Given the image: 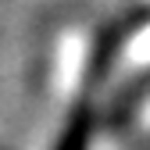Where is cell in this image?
Here are the masks:
<instances>
[{
	"label": "cell",
	"instance_id": "obj_1",
	"mask_svg": "<svg viewBox=\"0 0 150 150\" xmlns=\"http://www.w3.org/2000/svg\"><path fill=\"white\" fill-rule=\"evenodd\" d=\"M89 132H93V111L86 104H79L71 111V118L64 125V132L54 150H89Z\"/></svg>",
	"mask_w": 150,
	"mask_h": 150
}]
</instances>
